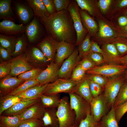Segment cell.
<instances>
[{
  "label": "cell",
  "instance_id": "cell-4",
  "mask_svg": "<svg viewBox=\"0 0 127 127\" xmlns=\"http://www.w3.org/2000/svg\"><path fill=\"white\" fill-rule=\"evenodd\" d=\"M68 94L70 106L75 115V122L79 124L82 120L86 117L87 113L91 112L90 103L75 92Z\"/></svg>",
  "mask_w": 127,
  "mask_h": 127
},
{
  "label": "cell",
  "instance_id": "cell-61",
  "mask_svg": "<svg viewBox=\"0 0 127 127\" xmlns=\"http://www.w3.org/2000/svg\"><path fill=\"white\" fill-rule=\"evenodd\" d=\"M125 13L126 16L127 17V9H126L125 12Z\"/></svg>",
  "mask_w": 127,
  "mask_h": 127
},
{
  "label": "cell",
  "instance_id": "cell-3",
  "mask_svg": "<svg viewBox=\"0 0 127 127\" xmlns=\"http://www.w3.org/2000/svg\"><path fill=\"white\" fill-rule=\"evenodd\" d=\"M56 114L59 124V127H70L75 123V113L71 108L67 97H62L57 107Z\"/></svg>",
  "mask_w": 127,
  "mask_h": 127
},
{
  "label": "cell",
  "instance_id": "cell-17",
  "mask_svg": "<svg viewBox=\"0 0 127 127\" xmlns=\"http://www.w3.org/2000/svg\"><path fill=\"white\" fill-rule=\"evenodd\" d=\"M75 44L64 41L59 42L55 56V62L60 68L64 61L73 53Z\"/></svg>",
  "mask_w": 127,
  "mask_h": 127
},
{
  "label": "cell",
  "instance_id": "cell-54",
  "mask_svg": "<svg viewBox=\"0 0 127 127\" xmlns=\"http://www.w3.org/2000/svg\"><path fill=\"white\" fill-rule=\"evenodd\" d=\"M90 52L97 53L102 55L103 51L96 42L92 40L91 42Z\"/></svg>",
  "mask_w": 127,
  "mask_h": 127
},
{
  "label": "cell",
  "instance_id": "cell-35",
  "mask_svg": "<svg viewBox=\"0 0 127 127\" xmlns=\"http://www.w3.org/2000/svg\"><path fill=\"white\" fill-rule=\"evenodd\" d=\"M90 36L89 34H87L84 39L78 45L77 49L81 60L90 52L91 42Z\"/></svg>",
  "mask_w": 127,
  "mask_h": 127
},
{
  "label": "cell",
  "instance_id": "cell-26",
  "mask_svg": "<svg viewBox=\"0 0 127 127\" xmlns=\"http://www.w3.org/2000/svg\"><path fill=\"white\" fill-rule=\"evenodd\" d=\"M56 108H46L42 120L43 126L47 127H59V122Z\"/></svg>",
  "mask_w": 127,
  "mask_h": 127
},
{
  "label": "cell",
  "instance_id": "cell-36",
  "mask_svg": "<svg viewBox=\"0 0 127 127\" xmlns=\"http://www.w3.org/2000/svg\"><path fill=\"white\" fill-rule=\"evenodd\" d=\"M126 80L122 86L115 100L113 107L115 109L127 101V80Z\"/></svg>",
  "mask_w": 127,
  "mask_h": 127
},
{
  "label": "cell",
  "instance_id": "cell-6",
  "mask_svg": "<svg viewBox=\"0 0 127 127\" xmlns=\"http://www.w3.org/2000/svg\"><path fill=\"white\" fill-rule=\"evenodd\" d=\"M78 83L70 78H59L53 82L48 84L43 94L49 95L73 92Z\"/></svg>",
  "mask_w": 127,
  "mask_h": 127
},
{
  "label": "cell",
  "instance_id": "cell-51",
  "mask_svg": "<svg viewBox=\"0 0 127 127\" xmlns=\"http://www.w3.org/2000/svg\"><path fill=\"white\" fill-rule=\"evenodd\" d=\"M49 15H52L56 12L53 0H42Z\"/></svg>",
  "mask_w": 127,
  "mask_h": 127
},
{
  "label": "cell",
  "instance_id": "cell-48",
  "mask_svg": "<svg viewBox=\"0 0 127 127\" xmlns=\"http://www.w3.org/2000/svg\"><path fill=\"white\" fill-rule=\"evenodd\" d=\"M127 112V101L115 109V115L119 123L122 118Z\"/></svg>",
  "mask_w": 127,
  "mask_h": 127
},
{
  "label": "cell",
  "instance_id": "cell-9",
  "mask_svg": "<svg viewBox=\"0 0 127 127\" xmlns=\"http://www.w3.org/2000/svg\"><path fill=\"white\" fill-rule=\"evenodd\" d=\"M80 60L78 49L75 48L73 53L64 61L60 67L59 78H70L73 71Z\"/></svg>",
  "mask_w": 127,
  "mask_h": 127
},
{
  "label": "cell",
  "instance_id": "cell-32",
  "mask_svg": "<svg viewBox=\"0 0 127 127\" xmlns=\"http://www.w3.org/2000/svg\"><path fill=\"white\" fill-rule=\"evenodd\" d=\"M100 122L102 127H119L115 115V109L112 107Z\"/></svg>",
  "mask_w": 127,
  "mask_h": 127
},
{
  "label": "cell",
  "instance_id": "cell-64",
  "mask_svg": "<svg viewBox=\"0 0 127 127\" xmlns=\"http://www.w3.org/2000/svg\"></svg>",
  "mask_w": 127,
  "mask_h": 127
},
{
  "label": "cell",
  "instance_id": "cell-16",
  "mask_svg": "<svg viewBox=\"0 0 127 127\" xmlns=\"http://www.w3.org/2000/svg\"><path fill=\"white\" fill-rule=\"evenodd\" d=\"M25 81L9 75L0 79V97L9 94Z\"/></svg>",
  "mask_w": 127,
  "mask_h": 127
},
{
  "label": "cell",
  "instance_id": "cell-49",
  "mask_svg": "<svg viewBox=\"0 0 127 127\" xmlns=\"http://www.w3.org/2000/svg\"><path fill=\"white\" fill-rule=\"evenodd\" d=\"M56 12L67 8L71 1L70 0H53Z\"/></svg>",
  "mask_w": 127,
  "mask_h": 127
},
{
  "label": "cell",
  "instance_id": "cell-40",
  "mask_svg": "<svg viewBox=\"0 0 127 127\" xmlns=\"http://www.w3.org/2000/svg\"><path fill=\"white\" fill-rule=\"evenodd\" d=\"M86 72L78 64L73 71L70 79L78 83L84 78L86 75Z\"/></svg>",
  "mask_w": 127,
  "mask_h": 127
},
{
  "label": "cell",
  "instance_id": "cell-63",
  "mask_svg": "<svg viewBox=\"0 0 127 127\" xmlns=\"http://www.w3.org/2000/svg\"><path fill=\"white\" fill-rule=\"evenodd\" d=\"M43 127H45L43 126Z\"/></svg>",
  "mask_w": 127,
  "mask_h": 127
},
{
  "label": "cell",
  "instance_id": "cell-15",
  "mask_svg": "<svg viewBox=\"0 0 127 127\" xmlns=\"http://www.w3.org/2000/svg\"><path fill=\"white\" fill-rule=\"evenodd\" d=\"M102 55L107 64H121V57L114 44L107 43L103 45Z\"/></svg>",
  "mask_w": 127,
  "mask_h": 127
},
{
  "label": "cell",
  "instance_id": "cell-12",
  "mask_svg": "<svg viewBox=\"0 0 127 127\" xmlns=\"http://www.w3.org/2000/svg\"><path fill=\"white\" fill-rule=\"evenodd\" d=\"M60 67L53 61L50 62L46 68L43 70L36 79L40 84L42 85L52 83L59 78Z\"/></svg>",
  "mask_w": 127,
  "mask_h": 127
},
{
  "label": "cell",
  "instance_id": "cell-14",
  "mask_svg": "<svg viewBox=\"0 0 127 127\" xmlns=\"http://www.w3.org/2000/svg\"><path fill=\"white\" fill-rule=\"evenodd\" d=\"M25 53L27 61L34 68L41 69L40 67L47 64L48 62L42 52L37 47H33L27 50Z\"/></svg>",
  "mask_w": 127,
  "mask_h": 127
},
{
  "label": "cell",
  "instance_id": "cell-45",
  "mask_svg": "<svg viewBox=\"0 0 127 127\" xmlns=\"http://www.w3.org/2000/svg\"><path fill=\"white\" fill-rule=\"evenodd\" d=\"M43 122L39 119H30L22 121L18 127H43Z\"/></svg>",
  "mask_w": 127,
  "mask_h": 127
},
{
  "label": "cell",
  "instance_id": "cell-44",
  "mask_svg": "<svg viewBox=\"0 0 127 127\" xmlns=\"http://www.w3.org/2000/svg\"><path fill=\"white\" fill-rule=\"evenodd\" d=\"M10 60L4 61L1 60L0 64V79L9 75L11 71Z\"/></svg>",
  "mask_w": 127,
  "mask_h": 127
},
{
  "label": "cell",
  "instance_id": "cell-50",
  "mask_svg": "<svg viewBox=\"0 0 127 127\" xmlns=\"http://www.w3.org/2000/svg\"><path fill=\"white\" fill-rule=\"evenodd\" d=\"M89 85L91 93L93 98L97 97L102 94V87L100 86L90 80Z\"/></svg>",
  "mask_w": 127,
  "mask_h": 127
},
{
  "label": "cell",
  "instance_id": "cell-38",
  "mask_svg": "<svg viewBox=\"0 0 127 127\" xmlns=\"http://www.w3.org/2000/svg\"><path fill=\"white\" fill-rule=\"evenodd\" d=\"M39 84V82L36 79L26 80L17 88L9 94L13 95H17L30 87Z\"/></svg>",
  "mask_w": 127,
  "mask_h": 127
},
{
  "label": "cell",
  "instance_id": "cell-60",
  "mask_svg": "<svg viewBox=\"0 0 127 127\" xmlns=\"http://www.w3.org/2000/svg\"><path fill=\"white\" fill-rule=\"evenodd\" d=\"M125 76L126 80H127V70L125 71Z\"/></svg>",
  "mask_w": 127,
  "mask_h": 127
},
{
  "label": "cell",
  "instance_id": "cell-53",
  "mask_svg": "<svg viewBox=\"0 0 127 127\" xmlns=\"http://www.w3.org/2000/svg\"><path fill=\"white\" fill-rule=\"evenodd\" d=\"M0 55L3 61H7L11 59L12 55L7 50L0 46Z\"/></svg>",
  "mask_w": 127,
  "mask_h": 127
},
{
  "label": "cell",
  "instance_id": "cell-10",
  "mask_svg": "<svg viewBox=\"0 0 127 127\" xmlns=\"http://www.w3.org/2000/svg\"><path fill=\"white\" fill-rule=\"evenodd\" d=\"M11 71L9 75L16 77L34 68L27 61L25 53L10 60Z\"/></svg>",
  "mask_w": 127,
  "mask_h": 127
},
{
  "label": "cell",
  "instance_id": "cell-5",
  "mask_svg": "<svg viewBox=\"0 0 127 127\" xmlns=\"http://www.w3.org/2000/svg\"><path fill=\"white\" fill-rule=\"evenodd\" d=\"M67 9L72 19L76 32V39L75 45L78 46L84 39L88 31L83 24L79 9L75 0L71 1Z\"/></svg>",
  "mask_w": 127,
  "mask_h": 127
},
{
  "label": "cell",
  "instance_id": "cell-39",
  "mask_svg": "<svg viewBox=\"0 0 127 127\" xmlns=\"http://www.w3.org/2000/svg\"><path fill=\"white\" fill-rule=\"evenodd\" d=\"M43 70L34 68L19 75L17 77L20 79L27 80L36 79Z\"/></svg>",
  "mask_w": 127,
  "mask_h": 127
},
{
  "label": "cell",
  "instance_id": "cell-31",
  "mask_svg": "<svg viewBox=\"0 0 127 127\" xmlns=\"http://www.w3.org/2000/svg\"><path fill=\"white\" fill-rule=\"evenodd\" d=\"M20 115L12 116L1 115L0 127H18L22 121Z\"/></svg>",
  "mask_w": 127,
  "mask_h": 127
},
{
  "label": "cell",
  "instance_id": "cell-22",
  "mask_svg": "<svg viewBox=\"0 0 127 127\" xmlns=\"http://www.w3.org/2000/svg\"><path fill=\"white\" fill-rule=\"evenodd\" d=\"M40 100L39 99L28 101H20L4 111L1 115L8 116L20 115L29 107Z\"/></svg>",
  "mask_w": 127,
  "mask_h": 127
},
{
  "label": "cell",
  "instance_id": "cell-34",
  "mask_svg": "<svg viewBox=\"0 0 127 127\" xmlns=\"http://www.w3.org/2000/svg\"><path fill=\"white\" fill-rule=\"evenodd\" d=\"M99 35L102 39H108L113 38L115 35L112 29L104 22L100 20L98 22Z\"/></svg>",
  "mask_w": 127,
  "mask_h": 127
},
{
  "label": "cell",
  "instance_id": "cell-27",
  "mask_svg": "<svg viewBox=\"0 0 127 127\" xmlns=\"http://www.w3.org/2000/svg\"><path fill=\"white\" fill-rule=\"evenodd\" d=\"M32 9L35 16L39 18L47 17L49 16L42 0H25Z\"/></svg>",
  "mask_w": 127,
  "mask_h": 127
},
{
  "label": "cell",
  "instance_id": "cell-11",
  "mask_svg": "<svg viewBox=\"0 0 127 127\" xmlns=\"http://www.w3.org/2000/svg\"><path fill=\"white\" fill-rule=\"evenodd\" d=\"M90 103L91 114L98 121H100L101 118L109 111L103 94L93 98Z\"/></svg>",
  "mask_w": 127,
  "mask_h": 127
},
{
  "label": "cell",
  "instance_id": "cell-25",
  "mask_svg": "<svg viewBox=\"0 0 127 127\" xmlns=\"http://www.w3.org/2000/svg\"><path fill=\"white\" fill-rule=\"evenodd\" d=\"M12 0H0V18L12 21L16 20V17L12 9Z\"/></svg>",
  "mask_w": 127,
  "mask_h": 127
},
{
  "label": "cell",
  "instance_id": "cell-29",
  "mask_svg": "<svg viewBox=\"0 0 127 127\" xmlns=\"http://www.w3.org/2000/svg\"><path fill=\"white\" fill-rule=\"evenodd\" d=\"M18 38L13 36L0 34V46L8 50L12 56Z\"/></svg>",
  "mask_w": 127,
  "mask_h": 127
},
{
  "label": "cell",
  "instance_id": "cell-47",
  "mask_svg": "<svg viewBox=\"0 0 127 127\" xmlns=\"http://www.w3.org/2000/svg\"><path fill=\"white\" fill-rule=\"evenodd\" d=\"M78 64L86 72L96 66L87 56L81 59Z\"/></svg>",
  "mask_w": 127,
  "mask_h": 127
},
{
  "label": "cell",
  "instance_id": "cell-62",
  "mask_svg": "<svg viewBox=\"0 0 127 127\" xmlns=\"http://www.w3.org/2000/svg\"><path fill=\"white\" fill-rule=\"evenodd\" d=\"M124 38L126 39L127 40V37H124Z\"/></svg>",
  "mask_w": 127,
  "mask_h": 127
},
{
  "label": "cell",
  "instance_id": "cell-24",
  "mask_svg": "<svg viewBox=\"0 0 127 127\" xmlns=\"http://www.w3.org/2000/svg\"><path fill=\"white\" fill-rule=\"evenodd\" d=\"M83 24L90 36L94 35L97 31L98 26L95 20L87 13L79 9Z\"/></svg>",
  "mask_w": 127,
  "mask_h": 127
},
{
  "label": "cell",
  "instance_id": "cell-30",
  "mask_svg": "<svg viewBox=\"0 0 127 127\" xmlns=\"http://www.w3.org/2000/svg\"><path fill=\"white\" fill-rule=\"evenodd\" d=\"M20 101L16 95L8 94L0 97V115H1L4 111Z\"/></svg>",
  "mask_w": 127,
  "mask_h": 127
},
{
  "label": "cell",
  "instance_id": "cell-13",
  "mask_svg": "<svg viewBox=\"0 0 127 127\" xmlns=\"http://www.w3.org/2000/svg\"><path fill=\"white\" fill-rule=\"evenodd\" d=\"M59 42L48 36L36 46L42 52L48 62L53 61Z\"/></svg>",
  "mask_w": 127,
  "mask_h": 127
},
{
  "label": "cell",
  "instance_id": "cell-43",
  "mask_svg": "<svg viewBox=\"0 0 127 127\" xmlns=\"http://www.w3.org/2000/svg\"><path fill=\"white\" fill-rule=\"evenodd\" d=\"M89 80L99 85L102 87H104L108 81L107 77L99 74L88 75Z\"/></svg>",
  "mask_w": 127,
  "mask_h": 127
},
{
  "label": "cell",
  "instance_id": "cell-1",
  "mask_svg": "<svg viewBox=\"0 0 127 127\" xmlns=\"http://www.w3.org/2000/svg\"><path fill=\"white\" fill-rule=\"evenodd\" d=\"M39 20L48 36L58 42L64 41L75 44L76 32L67 9L56 12L47 17L39 18Z\"/></svg>",
  "mask_w": 127,
  "mask_h": 127
},
{
  "label": "cell",
  "instance_id": "cell-8",
  "mask_svg": "<svg viewBox=\"0 0 127 127\" xmlns=\"http://www.w3.org/2000/svg\"><path fill=\"white\" fill-rule=\"evenodd\" d=\"M12 7L18 19L23 25H27L35 16L32 9L27 2L16 0L14 1Z\"/></svg>",
  "mask_w": 127,
  "mask_h": 127
},
{
  "label": "cell",
  "instance_id": "cell-2",
  "mask_svg": "<svg viewBox=\"0 0 127 127\" xmlns=\"http://www.w3.org/2000/svg\"><path fill=\"white\" fill-rule=\"evenodd\" d=\"M126 80L125 75L123 74L108 79L103 94L109 111L113 107L115 99Z\"/></svg>",
  "mask_w": 127,
  "mask_h": 127
},
{
  "label": "cell",
  "instance_id": "cell-21",
  "mask_svg": "<svg viewBox=\"0 0 127 127\" xmlns=\"http://www.w3.org/2000/svg\"><path fill=\"white\" fill-rule=\"evenodd\" d=\"M48 84L42 85L39 84L35 85L16 95L22 101L39 99Z\"/></svg>",
  "mask_w": 127,
  "mask_h": 127
},
{
  "label": "cell",
  "instance_id": "cell-52",
  "mask_svg": "<svg viewBox=\"0 0 127 127\" xmlns=\"http://www.w3.org/2000/svg\"><path fill=\"white\" fill-rule=\"evenodd\" d=\"M111 0H99L98 2V6L101 11L105 12L108 9L111 3Z\"/></svg>",
  "mask_w": 127,
  "mask_h": 127
},
{
  "label": "cell",
  "instance_id": "cell-20",
  "mask_svg": "<svg viewBox=\"0 0 127 127\" xmlns=\"http://www.w3.org/2000/svg\"><path fill=\"white\" fill-rule=\"evenodd\" d=\"M35 16L31 21L25 26V34L28 40L31 43L36 41L40 38L41 29L40 22Z\"/></svg>",
  "mask_w": 127,
  "mask_h": 127
},
{
  "label": "cell",
  "instance_id": "cell-41",
  "mask_svg": "<svg viewBox=\"0 0 127 127\" xmlns=\"http://www.w3.org/2000/svg\"><path fill=\"white\" fill-rule=\"evenodd\" d=\"M78 6L82 10H85L91 15H93L94 12V9L92 1L88 0H75Z\"/></svg>",
  "mask_w": 127,
  "mask_h": 127
},
{
  "label": "cell",
  "instance_id": "cell-58",
  "mask_svg": "<svg viewBox=\"0 0 127 127\" xmlns=\"http://www.w3.org/2000/svg\"><path fill=\"white\" fill-rule=\"evenodd\" d=\"M121 64L127 66V54L121 57Z\"/></svg>",
  "mask_w": 127,
  "mask_h": 127
},
{
  "label": "cell",
  "instance_id": "cell-46",
  "mask_svg": "<svg viewBox=\"0 0 127 127\" xmlns=\"http://www.w3.org/2000/svg\"><path fill=\"white\" fill-rule=\"evenodd\" d=\"M87 56L96 66H100L105 63L103 56L101 54L96 52H90Z\"/></svg>",
  "mask_w": 127,
  "mask_h": 127
},
{
  "label": "cell",
  "instance_id": "cell-59",
  "mask_svg": "<svg viewBox=\"0 0 127 127\" xmlns=\"http://www.w3.org/2000/svg\"><path fill=\"white\" fill-rule=\"evenodd\" d=\"M79 123H75L74 124L70 127H79Z\"/></svg>",
  "mask_w": 127,
  "mask_h": 127
},
{
  "label": "cell",
  "instance_id": "cell-37",
  "mask_svg": "<svg viewBox=\"0 0 127 127\" xmlns=\"http://www.w3.org/2000/svg\"><path fill=\"white\" fill-rule=\"evenodd\" d=\"M90 112H89L86 117L80 121L79 127H102L100 121L96 120Z\"/></svg>",
  "mask_w": 127,
  "mask_h": 127
},
{
  "label": "cell",
  "instance_id": "cell-18",
  "mask_svg": "<svg viewBox=\"0 0 127 127\" xmlns=\"http://www.w3.org/2000/svg\"><path fill=\"white\" fill-rule=\"evenodd\" d=\"M24 25L16 24L14 21L3 20L0 22V32L1 34L9 35L16 36L25 32Z\"/></svg>",
  "mask_w": 127,
  "mask_h": 127
},
{
  "label": "cell",
  "instance_id": "cell-57",
  "mask_svg": "<svg viewBox=\"0 0 127 127\" xmlns=\"http://www.w3.org/2000/svg\"><path fill=\"white\" fill-rule=\"evenodd\" d=\"M120 33L121 35L124 37H127V26L121 28Z\"/></svg>",
  "mask_w": 127,
  "mask_h": 127
},
{
  "label": "cell",
  "instance_id": "cell-19",
  "mask_svg": "<svg viewBox=\"0 0 127 127\" xmlns=\"http://www.w3.org/2000/svg\"><path fill=\"white\" fill-rule=\"evenodd\" d=\"M45 110L40 100L28 108L20 115L22 121L30 119L42 120Z\"/></svg>",
  "mask_w": 127,
  "mask_h": 127
},
{
  "label": "cell",
  "instance_id": "cell-33",
  "mask_svg": "<svg viewBox=\"0 0 127 127\" xmlns=\"http://www.w3.org/2000/svg\"><path fill=\"white\" fill-rule=\"evenodd\" d=\"M27 38L25 34L24 33L19 37L16 44L12 56L15 57L25 53L27 50Z\"/></svg>",
  "mask_w": 127,
  "mask_h": 127
},
{
  "label": "cell",
  "instance_id": "cell-55",
  "mask_svg": "<svg viewBox=\"0 0 127 127\" xmlns=\"http://www.w3.org/2000/svg\"><path fill=\"white\" fill-rule=\"evenodd\" d=\"M119 25L121 28L127 26V17L125 14L120 16L118 18Z\"/></svg>",
  "mask_w": 127,
  "mask_h": 127
},
{
  "label": "cell",
  "instance_id": "cell-56",
  "mask_svg": "<svg viewBox=\"0 0 127 127\" xmlns=\"http://www.w3.org/2000/svg\"><path fill=\"white\" fill-rule=\"evenodd\" d=\"M118 7L121 9H124L127 8V0H122L119 1Z\"/></svg>",
  "mask_w": 127,
  "mask_h": 127
},
{
  "label": "cell",
  "instance_id": "cell-42",
  "mask_svg": "<svg viewBox=\"0 0 127 127\" xmlns=\"http://www.w3.org/2000/svg\"><path fill=\"white\" fill-rule=\"evenodd\" d=\"M112 43L115 45L121 57L127 54V40L125 38L118 40Z\"/></svg>",
  "mask_w": 127,
  "mask_h": 127
},
{
  "label": "cell",
  "instance_id": "cell-23",
  "mask_svg": "<svg viewBox=\"0 0 127 127\" xmlns=\"http://www.w3.org/2000/svg\"><path fill=\"white\" fill-rule=\"evenodd\" d=\"M73 92L90 103L93 98L90 91L88 75H86L84 78L78 83Z\"/></svg>",
  "mask_w": 127,
  "mask_h": 127
},
{
  "label": "cell",
  "instance_id": "cell-7",
  "mask_svg": "<svg viewBox=\"0 0 127 127\" xmlns=\"http://www.w3.org/2000/svg\"><path fill=\"white\" fill-rule=\"evenodd\" d=\"M127 66L122 64H107L95 66L86 72L88 75L99 74L110 78L123 74Z\"/></svg>",
  "mask_w": 127,
  "mask_h": 127
},
{
  "label": "cell",
  "instance_id": "cell-28",
  "mask_svg": "<svg viewBox=\"0 0 127 127\" xmlns=\"http://www.w3.org/2000/svg\"><path fill=\"white\" fill-rule=\"evenodd\" d=\"M40 99L45 108L57 107L61 99L59 94L49 95H45L42 94Z\"/></svg>",
  "mask_w": 127,
  "mask_h": 127
}]
</instances>
